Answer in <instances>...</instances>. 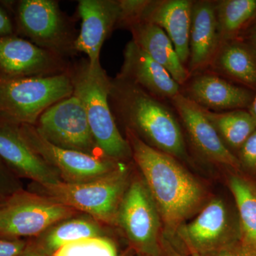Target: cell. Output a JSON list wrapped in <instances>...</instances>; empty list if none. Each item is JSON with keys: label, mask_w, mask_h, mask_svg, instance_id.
<instances>
[{"label": "cell", "mask_w": 256, "mask_h": 256, "mask_svg": "<svg viewBox=\"0 0 256 256\" xmlns=\"http://www.w3.org/2000/svg\"></svg>", "instance_id": "f35d334b"}, {"label": "cell", "mask_w": 256, "mask_h": 256, "mask_svg": "<svg viewBox=\"0 0 256 256\" xmlns=\"http://www.w3.org/2000/svg\"><path fill=\"white\" fill-rule=\"evenodd\" d=\"M20 133L32 150L57 170L64 182L85 183L112 172L120 164L106 156H97L64 149L44 139L31 124L18 126Z\"/></svg>", "instance_id": "9c48e42d"}, {"label": "cell", "mask_w": 256, "mask_h": 256, "mask_svg": "<svg viewBox=\"0 0 256 256\" xmlns=\"http://www.w3.org/2000/svg\"><path fill=\"white\" fill-rule=\"evenodd\" d=\"M18 30L40 48L66 58L76 54L78 35L58 2L53 0H22L16 9Z\"/></svg>", "instance_id": "8992f818"}, {"label": "cell", "mask_w": 256, "mask_h": 256, "mask_svg": "<svg viewBox=\"0 0 256 256\" xmlns=\"http://www.w3.org/2000/svg\"><path fill=\"white\" fill-rule=\"evenodd\" d=\"M216 68L248 86H256V62L245 47L235 43L220 45L212 60Z\"/></svg>", "instance_id": "44dd1931"}, {"label": "cell", "mask_w": 256, "mask_h": 256, "mask_svg": "<svg viewBox=\"0 0 256 256\" xmlns=\"http://www.w3.org/2000/svg\"><path fill=\"white\" fill-rule=\"evenodd\" d=\"M2 202H0V214H1V210H2Z\"/></svg>", "instance_id": "8d00e7d4"}, {"label": "cell", "mask_w": 256, "mask_h": 256, "mask_svg": "<svg viewBox=\"0 0 256 256\" xmlns=\"http://www.w3.org/2000/svg\"><path fill=\"white\" fill-rule=\"evenodd\" d=\"M75 210L50 197L18 190L3 201L0 236L12 238L37 236L68 220Z\"/></svg>", "instance_id": "52a82bcc"}, {"label": "cell", "mask_w": 256, "mask_h": 256, "mask_svg": "<svg viewBox=\"0 0 256 256\" xmlns=\"http://www.w3.org/2000/svg\"><path fill=\"white\" fill-rule=\"evenodd\" d=\"M191 252L192 256H203L202 254H200V252H196V250H194V249L191 248Z\"/></svg>", "instance_id": "d590c367"}, {"label": "cell", "mask_w": 256, "mask_h": 256, "mask_svg": "<svg viewBox=\"0 0 256 256\" xmlns=\"http://www.w3.org/2000/svg\"><path fill=\"white\" fill-rule=\"evenodd\" d=\"M12 173L0 160V202L4 201L15 192L20 190L16 186Z\"/></svg>", "instance_id": "4316f807"}, {"label": "cell", "mask_w": 256, "mask_h": 256, "mask_svg": "<svg viewBox=\"0 0 256 256\" xmlns=\"http://www.w3.org/2000/svg\"><path fill=\"white\" fill-rule=\"evenodd\" d=\"M203 256H256L245 245H235L234 242L226 246L216 252L202 255Z\"/></svg>", "instance_id": "f546056e"}, {"label": "cell", "mask_w": 256, "mask_h": 256, "mask_svg": "<svg viewBox=\"0 0 256 256\" xmlns=\"http://www.w3.org/2000/svg\"><path fill=\"white\" fill-rule=\"evenodd\" d=\"M26 244L18 238H0V256H21Z\"/></svg>", "instance_id": "f1b7e54d"}, {"label": "cell", "mask_w": 256, "mask_h": 256, "mask_svg": "<svg viewBox=\"0 0 256 256\" xmlns=\"http://www.w3.org/2000/svg\"><path fill=\"white\" fill-rule=\"evenodd\" d=\"M73 92L68 70L46 77H0V120L18 126H35L47 109Z\"/></svg>", "instance_id": "277c9868"}, {"label": "cell", "mask_w": 256, "mask_h": 256, "mask_svg": "<svg viewBox=\"0 0 256 256\" xmlns=\"http://www.w3.org/2000/svg\"><path fill=\"white\" fill-rule=\"evenodd\" d=\"M34 126L42 137L56 146L106 156L92 137L82 101L74 94L50 106Z\"/></svg>", "instance_id": "ba28073f"}, {"label": "cell", "mask_w": 256, "mask_h": 256, "mask_svg": "<svg viewBox=\"0 0 256 256\" xmlns=\"http://www.w3.org/2000/svg\"><path fill=\"white\" fill-rule=\"evenodd\" d=\"M66 58L44 50L24 38L0 36V77H46L68 72Z\"/></svg>", "instance_id": "8fae6325"}, {"label": "cell", "mask_w": 256, "mask_h": 256, "mask_svg": "<svg viewBox=\"0 0 256 256\" xmlns=\"http://www.w3.org/2000/svg\"><path fill=\"white\" fill-rule=\"evenodd\" d=\"M112 114L144 142L173 158L186 154L181 128L174 114L159 99L124 78H110Z\"/></svg>", "instance_id": "7a4b0ae2"}, {"label": "cell", "mask_w": 256, "mask_h": 256, "mask_svg": "<svg viewBox=\"0 0 256 256\" xmlns=\"http://www.w3.org/2000/svg\"><path fill=\"white\" fill-rule=\"evenodd\" d=\"M220 42L215 3L194 2L190 36V74L212 64Z\"/></svg>", "instance_id": "ac0fdd59"}, {"label": "cell", "mask_w": 256, "mask_h": 256, "mask_svg": "<svg viewBox=\"0 0 256 256\" xmlns=\"http://www.w3.org/2000/svg\"><path fill=\"white\" fill-rule=\"evenodd\" d=\"M166 248V252H168V256H183L173 250L172 248L170 247V246H168Z\"/></svg>", "instance_id": "836d02e7"}, {"label": "cell", "mask_w": 256, "mask_h": 256, "mask_svg": "<svg viewBox=\"0 0 256 256\" xmlns=\"http://www.w3.org/2000/svg\"><path fill=\"white\" fill-rule=\"evenodd\" d=\"M203 110L222 139L232 148H242L256 130V119L250 112L240 109L222 112Z\"/></svg>", "instance_id": "7402d4cb"}, {"label": "cell", "mask_w": 256, "mask_h": 256, "mask_svg": "<svg viewBox=\"0 0 256 256\" xmlns=\"http://www.w3.org/2000/svg\"><path fill=\"white\" fill-rule=\"evenodd\" d=\"M101 229L95 220L74 218L63 220L44 233L42 245L48 252H56L67 244L82 239L101 236Z\"/></svg>", "instance_id": "603a6c76"}, {"label": "cell", "mask_w": 256, "mask_h": 256, "mask_svg": "<svg viewBox=\"0 0 256 256\" xmlns=\"http://www.w3.org/2000/svg\"><path fill=\"white\" fill-rule=\"evenodd\" d=\"M13 24L8 14L0 8V36L12 34Z\"/></svg>", "instance_id": "4dcf8cb0"}, {"label": "cell", "mask_w": 256, "mask_h": 256, "mask_svg": "<svg viewBox=\"0 0 256 256\" xmlns=\"http://www.w3.org/2000/svg\"><path fill=\"white\" fill-rule=\"evenodd\" d=\"M120 73L118 75L140 87L156 98L170 99L180 94V86L169 72L132 40L124 50Z\"/></svg>", "instance_id": "9a60e30c"}, {"label": "cell", "mask_w": 256, "mask_h": 256, "mask_svg": "<svg viewBox=\"0 0 256 256\" xmlns=\"http://www.w3.org/2000/svg\"><path fill=\"white\" fill-rule=\"evenodd\" d=\"M126 134L160 216L170 228H176L201 206L203 188L173 156L150 146L128 128Z\"/></svg>", "instance_id": "6da1fadb"}, {"label": "cell", "mask_w": 256, "mask_h": 256, "mask_svg": "<svg viewBox=\"0 0 256 256\" xmlns=\"http://www.w3.org/2000/svg\"><path fill=\"white\" fill-rule=\"evenodd\" d=\"M68 73L74 96L82 101L92 137L104 156L111 160L132 156L127 140L120 132L109 102L110 78L100 63L92 65L87 60L70 64Z\"/></svg>", "instance_id": "3957f363"}, {"label": "cell", "mask_w": 256, "mask_h": 256, "mask_svg": "<svg viewBox=\"0 0 256 256\" xmlns=\"http://www.w3.org/2000/svg\"><path fill=\"white\" fill-rule=\"evenodd\" d=\"M240 149V160L244 164L250 169H256V130Z\"/></svg>", "instance_id": "83f0119b"}, {"label": "cell", "mask_w": 256, "mask_h": 256, "mask_svg": "<svg viewBox=\"0 0 256 256\" xmlns=\"http://www.w3.org/2000/svg\"><path fill=\"white\" fill-rule=\"evenodd\" d=\"M249 112H250V114L256 119V95L255 97L254 98V99H252Z\"/></svg>", "instance_id": "d6a6232c"}, {"label": "cell", "mask_w": 256, "mask_h": 256, "mask_svg": "<svg viewBox=\"0 0 256 256\" xmlns=\"http://www.w3.org/2000/svg\"><path fill=\"white\" fill-rule=\"evenodd\" d=\"M78 16L82 28L75 42L77 53L86 54L92 65L100 62L101 48L106 38L118 24L120 18L119 1L80 0Z\"/></svg>", "instance_id": "4fadbf2b"}, {"label": "cell", "mask_w": 256, "mask_h": 256, "mask_svg": "<svg viewBox=\"0 0 256 256\" xmlns=\"http://www.w3.org/2000/svg\"><path fill=\"white\" fill-rule=\"evenodd\" d=\"M53 256H118L114 242L104 237L82 239L60 248Z\"/></svg>", "instance_id": "484cf974"}, {"label": "cell", "mask_w": 256, "mask_h": 256, "mask_svg": "<svg viewBox=\"0 0 256 256\" xmlns=\"http://www.w3.org/2000/svg\"><path fill=\"white\" fill-rule=\"evenodd\" d=\"M193 3L190 0L148 1L138 20L149 22L162 28L184 66L190 58Z\"/></svg>", "instance_id": "e0dca14e"}, {"label": "cell", "mask_w": 256, "mask_h": 256, "mask_svg": "<svg viewBox=\"0 0 256 256\" xmlns=\"http://www.w3.org/2000/svg\"><path fill=\"white\" fill-rule=\"evenodd\" d=\"M254 15H256V12L255 14H254Z\"/></svg>", "instance_id": "74e56055"}, {"label": "cell", "mask_w": 256, "mask_h": 256, "mask_svg": "<svg viewBox=\"0 0 256 256\" xmlns=\"http://www.w3.org/2000/svg\"><path fill=\"white\" fill-rule=\"evenodd\" d=\"M229 186L240 216L244 245L256 256V192L244 178L232 176Z\"/></svg>", "instance_id": "cb8c5ba5"}, {"label": "cell", "mask_w": 256, "mask_h": 256, "mask_svg": "<svg viewBox=\"0 0 256 256\" xmlns=\"http://www.w3.org/2000/svg\"><path fill=\"white\" fill-rule=\"evenodd\" d=\"M132 35V41L162 66L178 85H182L190 76L175 50L174 45L162 28L143 20H136L126 26Z\"/></svg>", "instance_id": "ffe728a7"}, {"label": "cell", "mask_w": 256, "mask_h": 256, "mask_svg": "<svg viewBox=\"0 0 256 256\" xmlns=\"http://www.w3.org/2000/svg\"><path fill=\"white\" fill-rule=\"evenodd\" d=\"M184 95L206 110H239L250 106L252 92L218 76L204 74L192 79Z\"/></svg>", "instance_id": "d6986e66"}, {"label": "cell", "mask_w": 256, "mask_h": 256, "mask_svg": "<svg viewBox=\"0 0 256 256\" xmlns=\"http://www.w3.org/2000/svg\"><path fill=\"white\" fill-rule=\"evenodd\" d=\"M171 101L197 150L214 162L240 166V162L225 146L202 107L181 92Z\"/></svg>", "instance_id": "5bb4252c"}, {"label": "cell", "mask_w": 256, "mask_h": 256, "mask_svg": "<svg viewBox=\"0 0 256 256\" xmlns=\"http://www.w3.org/2000/svg\"><path fill=\"white\" fill-rule=\"evenodd\" d=\"M127 182V172L120 164L112 172L87 182H60L42 188L52 200L85 212L96 220L110 222L118 216Z\"/></svg>", "instance_id": "5b68a950"}, {"label": "cell", "mask_w": 256, "mask_h": 256, "mask_svg": "<svg viewBox=\"0 0 256 256\" xmlns=\"http://www.w3.org/2000/svg\"><path fill=\"white\" fill-rule=\"evenodd\" d=\"M0 160L13 173L41 186L62 181L60 173L37 154L24 139L18 124L0 120Z\"/></svg>", "instance_id": "7c38bea8"}, {"label": "cell", "mask_w": 256, "mask_h": 256, "mask_svg": "<svg viewBox=\"0 0 256 256\" xmlns=\"http://www.w3.org/2000/svg\"><path fill=\"white\" fill-rule=\"evenodd\" d=\"M256 12V0H225L216 4V14L222 38L242 28Z\"/></svg>", "instance_id": "d4e9b609"}, {"label": "cell", "mask_w": 256, "mask_h": 256, "mask_svg": "<svg viewBox=\"0 0 256 256\" xmlns=\"http://www.w3.org/2000/svg\"><path fill=\"white\" fill-rule=\"evenodd\" d=\"M180 233L190 248L202 255L232 244L228 210L222 200L210 202Z\"/></svg>", "instance_id": "2e32d148"}, {"label": "cell", "mask_w": 256, "mask_h": 256, "mask_svg": "<svg viewBox=\"0 0 256 256\" xmlns=\"http://www.w3.org/2000/svg\"><path fill=\"white\" fill-rule=\"evenodd\" d=\"M159 214L146 184L133 182L124 193L118 218L133 245L149 256L159 255Z\"/></svg>", "instance_id": "30bf717a"}, {"label": "cell", "mask_w": 256, "mask_h": 256, "mask_svg": "<svg viewBox=\"0 0 256 256\" xmlns=\"http://www.w3.org/2000/svg\"><path fill=\"white\" fill-rule=\"evenodd\" d=\"M250 44H252V46L254 47V50H256V30L250 37Z\"/></svg>", "instance_id": "e575fe53"}, {"label": "cell", "mask_w": 256, "mask_h": 256, "mask_svg": "<svg viewBox=\"0 0 256 256\" xmlns=\"http://www.w3.org/2000/svg\"><path fill=\"white\" fill-rule=\"evenodd\" d=\"M21 256H46L43 255V254H40V252H35V250H28V249L25 248V250H24V252H22V254Z\"/></svg>", "instance_id": "1f68e13d"}]
</instances>
